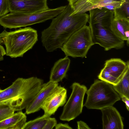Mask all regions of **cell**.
I'll return each mask as SVG.
<instances>
[{
  "label": "cell",
  "instance_id": "6da1fadb",
  "mask_svg": "<svg viewBox=\"0 0 129 129\" xmlns=\"http://www.w3.org/2000/svg\"><path fill=\"white\" fill-rule=\"evenodd\" d=\"M73 9L69 4L52 19L50 26L41 33V42L48 52L61 48L75 32L86 25L89 15L85 13L71 15Z\"/></svg>",
  "mask_w": 129,
  "mask_h": 129
},
{
  "label": "cell",
  "instance_id": "7a4b0ae2",
  "mask_svg": "<svg viewBox=\"0 0 129 129\" xmlns=\"http://www.w3.org/2000/svg\"><path fill=\"white\" fill-rule=\"evenodd\" d=\"M89 11V26L94 44L99 45L106 51L123 48L124 41L116 36L111 28L113 11L103 7Z\"/></svg>",
  "mask_w": 129,
  "mask_h": 129
},
{
  "label": "cell",
  "instance_id": "3957f363",
  "mask_svg": "<svg viewBox=\"0 0 129 129\" xmlns=\"http://www.w3.org/2000/svg\"><path fill=\"white\" fill-rule=\"evenodd\" d=\"M43 80L36 77L19 78L0 93V105L7 104L15 110L26 109L42 88Z\"/></svg>",
  "mask_w": 129,
  "mask_h": 129
},
{
  "label": "cell",
  "instance_id": "277c9868",
  "mask_svg": "<svg viewBox=\"0 0 129 129\" xmlns=\"http://www.w3.org/2000/svg\"><path fill=\"white\" fill-rule=\"evenodd\" d=\"M38 40L37 30L30 27L10 31L5 30L0 33V44L5 46L6 55L12 58L23 57Z\"/></svg>",
  "mask_w": 129,
  "mask_h": 129
},
{
  "label": "cell",
  "instance_id": "5b68a950",
  "mask_svg": "<svg viewBox=\"0 0 129 129\" xmlns=\"http://www.w3.org/2000/svg\"><path fill=\"white\" fill-rule=\"evenodd\" d=\"M66 6L42 11L26 13L11 12L0 17V25L5 28H16L44 22L52 19L61 13Z\"/></svg>",
  "mask_w": 129,
  "mask_h": 129
},
{
  "label": "cell",
  "instance_id": "8992f818",
  "mask_svg": "<svg viewBox=\"0 0 129 129\" xmlns=\"http://www.w3.org/2000/svg\"><path fill=\"white\" fill-rule=\"evenodd\" d=\"M87 97L83 106L89 109H101L113 106L120 100L118 93L111 84L96 80L86 92Z\"/></svg>",
  "mask_w": 129,
  "mask_h": 129
},
{
  "label": "cell",
  "instance_id": "52a82bcc",
  "mask_svg": "<svg viewBox=\"0 0 129 129\" xmlns=\"http://www.w3.org/2000/svg\"><path fill=\"white\" fill-rule=\"evenodd\" d=\"M94 44L90 28L85 25L73 33L60 49L66 56L83 58Z\"/></svg>",
  "mask_w": 129,
  "mask_h": 129
},
{
  "label": "cell",
  "instance_id": "ba28073f",
  "mask_svg": "<svg viewBox=\"0 0 129 129\" xmlns=\"http://www.w3.org/2000/svg\"><path fill=\"white\" fill-rule=\"evenodd\" d=\"M71 87V93L60 117L62 121H69L75 119L82 113L83 106L84 97L87 90L86 86L75 82Z\"/></svg>",
  "mask_w": 129,
  "mask_h": 129
},
{
  "label": "cell",
  "instance_id": "9c48e42d",
  "mask_svg": "<svg viewBox=\"0 0 129 129\" xmlns=\"http://www.w3.org/2000/svg\"><path fill=\"white\" fill-rule=\"evenodd\" d=\"M129 69L128 60L126 62L120 58H111L105 61L98 78L112 85H116Z\"/></svg>",
  "mask_w": 129,
  "mask_h": 129
},
{
  "label": "cell",
  "instance_id": "30bf717a",
  "mask_svg": "<svg viewBox=\"0 0 129 129\" xmlns=\"http://www.w3.org/2000/svg\"><path fill=\"white\" fill-rule=\"evenodd\" d=\"M67 91L63 87L58 85L48 96L42 104L41 109L44 114L50 116L54 114L58 108L66 102Z\"/></svg>",
  "mask_w": 129,
  "mask_h": 129
},
{
  "label": "cell",
  "instance_id": "8fae6325",
  "mask_svg": "<svg viewBox=\"0 0 129 129\" xmlns=\"http://www.w3.org/2000/svg\"><path fill=\"white\" fill-rule=\"evenodd\" d=\"M125 0H81L72 7L71 15L85 13L90 10L108 6L114 9L119 8L124 3Z\"/></svg>",
  "mask_w": 129,
  "mask_h": 129
},
{
  "label": "cell",
  "instance_id": "7c38bea8",
  "mask_svg": "<svg viewBox=\"0 0 129 129\" xmlns=\"http://www.w3.org/2000/svg\"><path fill=\"white\" fill-rule=\"evenodd\" d=\"M47 0H9L10 12H39L48 9Z\"/></svg>",
  "mask_w": 129,
  "mask_h": 129
},
{
  "label": "cell",
  "instance_id": "4fadbf2b",
  "mask_svg": "<svg viewBox=\"0 0 129 129\" xmlns=\"http://www.w3.org/2000/svg\"><path fill=\"white\" fill-rule=\"evenodd\" d=\"M100 110L102 114L103 129H123L124 125L122 117L115 108L111 106Z\"/></svg>",
  "mask_w": 129,
  "mask_h": 129
},
{
  "label": "cell",
  "instance_id": "5bb4252c",
  "mask_svg": "<svg viewBox=\"0 0 129 129\" xmlns=\"http://www.w3.org/2000/svg\"><path fill=\"white\" fill-rule=\"evenodd\" d=\"M58 85V83L50 81L44 83L33 101L26 108L25 113L30 114L39 110L45 99Z\"/></svg>",
  "mask_w": 129,
  "mask_h": 129
},
{
  "label": "cell",
  "instance_id": "9a60e30c",
  "mask_svg": "<svg viewBox=\"0 0 129 129\" xmlns=\"http://www.w3.org/2000/svg\"><path fill=\"white\" fill-rule=\"evenodd\" d=\"M70 64V59L66 56L56 62L50 72L49 81L57 83L61 81L67 76Z\"/></svg>",
  "mask_w": 129,
  "mask_h": 129
},
{
  "label": "cell",
  "instance_id": "2e32d148",
  "mask_svg": "<svg viewBox=\"0 0 129 129\" xmlns=\"http://www.w3.org/2000/svg\"><path fill=\"white\" fill-rule=\"evenodd\" d=\"M26 116L21 111L0 121V129H22L26 122Z\"/></svg>",
  "mask_w": 129,
  "mask_h": 129
},
{
  "label": "cell",
  "instance_id": "e0dca14e",
  "mask_svg": "<svg viewBox=\"0 0 129 129\" xmlns=\"http://www.w3.org/2000/svg\"><path fill=\"white\" fill-rule=\"evenodd\" d=\"M111 28L115 35L121 40L129 43V20L125 19H113Z\"/></svg>",
  "mask_w": 129,
  "mask_h": 129
},
{
  "label": "cell",
  "instance_id": "ac0fdd59",
  "mask_svg": "<svg viewBox=\"0 0 129 129\" xmlns=\"http://www.w3.org/2000/svg\"><path fill=\"white\" fill-rule=\"evenodd\" d=\"M112 86L120 97L125 96L129 98V69L120 82Z\"/></svg>",
  "mask_w": 129,
  "mask_h": 129
},
{
  "label": "cell",
  "instance_id": "d6986e66",
  "mask_svg": "<svg viewBox=\"0 0 129 129\" xmlns=\"http://www.w3.org/2000/svg\"><path fill=\"white\" fill-rule=\"evenodd\" d=\"M50 117L44 114L42 116L26 122L22 129H43Z\"/></svg>",
  "mask_w": 129,
  "mask_h": 129
},
{
  "label": "cell",
  "instance_id": "ffe728a7",
  "mask_svg": "<svg viewBox=\"0 0 129 129\" xmlns=\"http://www.w3.org/2000/svg\"><path fill=\"white\" fill-rule=\"evenodd\" d=\"M125 1V2L121 6L113 11V19L129 20V0Z\"/></svg>",
  "mask_w": 129,
  "mask_h": 129
},
{
  "label": "cell",
  "instance_id": "44dd1931",
  "mask_svg": "<svg viewBox=\"0 0 129 129\" xmlns=\"http://www.w3.org/2000/svg\"><path fill=\"white\" fill-rule=\"evenodd\" d=\"M15 111L14 109L8 104L0 105V121L12 115Z\"/></svg>",
  "mask_w": 129,
  "mask_h": 129
},
{
  "label": "cell",
  "instance_id": "7402d4cb",
  "mask_svg": "<svg viewBox=\"0 0 129 129\" xmlns=\"http://www.w3.org/2000/svg\"><path fill=\"white\" fill-rule=\"evenodd\" d=\"M10 12L9 0H0V17Z\"/></svg>",
  "mask_w": 129,
  "mask_h": 129
},
{
  "label": "cell",
  "instance_id": "603a6c76",
  "mask_svg": "<svg viewBox=\"0 0 129 129\" xmlns=\"http://www.w3.org/2000/svg\"><path fill=\"white\" fill-rule=\"evenodd\" d=\"M57 124V121L55 118L50 117L43 129H52L55 127Z\"/></svg>",
  "mask_w": 129,
  "mask_h": 129
},
{
  "label": "cell",
  "instance_id": "cb8c5ba5",
  "mask_svg": "<svg viewBox=\"0 0 129 129\" xmlns=\"http://www.w3.org/2000/svg\"><path fill=\"white\" fill-rule=\"evenodd\" d=\"M56 129H72V128L67 123H57L55 126Z\"/></svg>",
  "mask_w": 129,
  "mask_h": 129
},
{
  "label": "cell",
  "instance_id": "d4e9b609",
  "mask_svg": "<svg viewBox=\"0 0 129 129\" xmlns=\"http://www.w3.org/2000/svg\"><path fill=\"white\" fill-rule=\"evenodd\" d=\"M77 124V128L78 129H90L86 123L82 121H78Z\"/></svg>",
  "mask_w": 129,
  "mask_h": 129
},
{
  "label": "cell",
  "instance_id": "484cf974",
  "mask_svg": "<svg viewBox=\"0 0 129 129\" xmlns=\"http://www.w3.org/2000/svg\"><path fill=\"white\" fill-rule=\"evenodd\" d=\"M6 55V51L4 47L0 44V61L4 59V56Z\"/></svg>",
  "mask_w": 129,
  "mask_h": 129
},
{
  "label": "cell",
  "instance_id": "4316f807",
  "mask_svg": "<svg viewBox=\"0 0 129 129\" xmlns=\"http://www.w3.org/2000/svg\"><path fill=\"white\" fill-rule=\"evenodd\" d=\"M122 100L125 104L126 108L128 111L129 110V98L125 96H122L120 97Z\"/></svg>",
  "mask_w": 129,
  "mask_h": 129
},
{
  "label": "cell",
  "instance_id": "83f0119b",
  "mask_svg": "<svg viewBox=\"0 0 129 129\" xmlns=\"http://www.w3.org/2000/svg\"><path fill=\"white\" fill-rule=\"evenodd\" d=\"M81 0H68L69 4L72 7L76 3Z\"/></svg>",
  "mask_w": 129,
  "mask_h": 129
},
{
  "label": "cell",
  "instance_id": "f1b7e54d",
  "mask_svg": "<svg viewBox=\"0 0 129 129\" xmlns=\"http://www.w3.org/2000/svg\"><path fill=\"white\" fill-rule=\"evenodd\" d=\"M3 91V90L0 88V93L1 92Z\"/></svg>",
  "mask_w": 129,
  "mask_h": 129
},
{
  "label": "cell",
  "instance_id": "f546056e",
  "mask_svg": "<svg viewBox=\"0 0 129 129\" xmlns=\"http://www.w3.org/2000/svg\"><path fill=\"white\" fill-rule=\"evenodd\" d=\"M51 0V1H52V0Z\"/></svg>",
  "mask_w": 129,
  "mask_h": 129
}]
</instances>
